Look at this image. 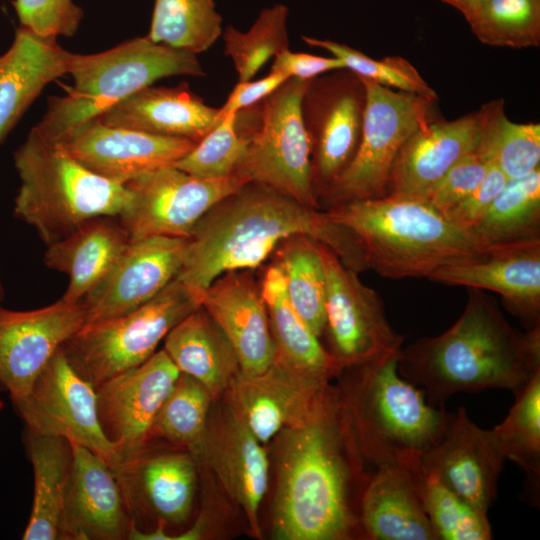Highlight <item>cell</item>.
<instances>
[{"instance_id": "cell-29", "label": "cell", "mask_w": 540, "mask_h": 540, "mask_svg": "<svg viewBox=\"0 0 540 540\" xmlns=\"http://www.w3.org/2000/svg\"><path fill=\"white\" fill-rule=\"evenodd\" d=\"M130 238L117 216L91 219L66 237L47 245L44 264L67 275L62 299L81 302L125 251Z\"/></svg>"}, {"instance_id": "cell-14", "label": "cell", "mask_w": 540, "mask_h": 540, "mask_svg": "<svg viewBox=\"0 0 540 540\" xmlns=\"http://www.w3.org/2000/svg\"><path fill=\"white\" fill-rule=\"evenodd\" d=\"M364 103L363 85L352 72L308 82L301 108L311 142L312 183L317 199L355 154Z\"/></svg>"}, {"instance_id": "cell-13", "label": "cell", "mask_w": 540, "mask_h": 540, "mask_svg": "<svg viewBox=\"0 0 540 540\" xmlns=\"http://www.w3.org/2000/svg\"><path fill=\"white\" fill-rule=\"evenodd\" d=\"M13 404L28 433L64 438L89 449L113 469L120 465L118 448L100 423L96 388L74 369L62 347L29 393Z\"/></svg>"}, {"instance_id": "cell-34", "label": "cell", "mask_w": 540, "mask_h": 540, "mask_svg": "<svg viewBox=\"0 0 540 540\" xmlns=\"http://www.w3.org/2000/svg\"><path fill=\"white\" fill-rule=\"evenodd\" d=\"M487 248L540 239V169L509 180L471 230Z\"/></svg>"}, {"instance_id": "cell-22", "label": "cell", "mask_w": 540, "mask_h": 540, "mask_svg": "<svg viewBox=\"0 0 540 540\" xmlns=\"http://www.w3.org/2000/svg\"><path fill=\"white\" fill-rule=\"evenodd\" d=\"M71 471L59 525V539L127 538L131 521L113 467L89 449L70 443Z\"/></svg>"}, {"instance_id": "cell-8", "label": "cell", "mask_w": 540, "mask_h": 540, "mask_svg": "<svg viewBox=\"0 0 540 540\" xmlns=\"http://www.w3.org/2000/svg\"><path fill=\"white\" fill-rule=\"evenodd\" d=\"M308 82L289 78L258 104L237 112L236 125L248 145L236 174L319 209L301 108Z\"/></svg>"}, {"instance_id": "cell-36", "label": "cell", "mask_w": 540, "mask_h": 540, "mask_svg": "<svg viewBox=\"0 0 540 540\" xmlns=\"http://www.w3.org/2000/svg\"><path fill=\"white\" fill-rule=\"evenodd\" d=\"M514 396L509 413L490 432L505 459L522 469L536 501L540 488V371Z\"/></svg>"}, {"instance_id": "cell-42", "label": "cell", "mask_w": 540, "mask_h": 540, "mask_svg": "<svg viewBox=\"0 0 540 540\" xmlns=\"http://www.w3.org/2000/svg\"><path fill=\"white\" fill-rule=\"evenodd\" d=\"M419 491L424 510L438 540L492 538L487 512L470 505L434 476L421 472Z\"/></svg>"}, {"instance_id": "cell-47", "label": "cell", "mask_w": 540, "mask_h": 540, "mask_svg": "<svg viewBox=\"0 0 540 540\" xmlns=\"http://www.w3.org/2000/svg\"><path fill=\"white\" fill-rule=\"evenodd\" d=\"M508 181L506 175L492 162L481 183L443 214L457 226L472 230Z\"/></svg>"}, {"instance_id": "cell-50", "label": "cell", "mask_w": 540, "mask_h": 540, "mask_svg": "<svg viewBox=\"0 0 540 540\" xmlns=\"http://www.w3.org/2000/svg\"><path fill=\"white\" fill-rule=\"evenodd\" d=\"M488 0H452L450 5L468 21Z\"/></svg>"}, {"instance_id": "cell-32", "label": "cell", "mask_w": 540, "mask_h": 540, "mask_svg": "<svg viewBox=\"0 0 540 540\" xmlns=\"http://www.w3.org/2000/svg\"><path fill=\"white\" fill-rule=\"evenodd\" d=\"M197 460L191 452L149 457L141 453L114 469L121 486L136 487L159 522L181 524L190 516L197 490Z\"/></svg>"}, {"instance_id": "cell-25", "label": "cell", "mask_w": 540, "mask_h": 540, "mask_svg": "<svg viewBox=\"0 0 540 540\" xmlns=\"http://www.w3.org/2000/svg\"><path fill=\"white\" fill-rule=\"evenodd\" d=\"M481 111L449 122L430 121L403 144L393 163L386 196L422 199L459 160L479 148Z\"/></svg>"}, {"instance_id": "cell-9", "label": "cell", "mask_w": 540, "mask_h": 540, "mask_svg": "<svg viewBox=\"0 0 540 540\" xmlns=\"http://www.w3.org/2000/svg\"><path fill=\"white\" fill-rule=\"evenodd\" d=\"M200 305L201 298L175 278L137 309L85 324L62 349L74 369L97 388L149 359L169 331Z\"/></svg>"}, {"instance_id": "cell-43", "label": "cell", "mask_w": 540, "mask_h": 540, "mask_svg": "<svg viewBox=\"0 0 540 540\" xmlns=\"http://www.w3.org/2000/svg\"><path fill=\"white\" fill-rule=\"evenodd\" d=\"M301 39L311 47L329 51L344 63L346 69L359 78L389 88L393 87L400 91L414 93L430 100L436 101L437 99L434 90L421 77L416 68L402 57L393 56L377 60L335 41L305 35H302Z\"/></svg>"}, {"instance_id": "cell-19", "label": "cell", "mask_w": 540, "mask_h": 540, "mask_svg": "<svg viewBox=\"0 0 540 540\" xmlns=\"http://www.w3.org/2000/svg\"><path fill=\"white\" fill-rule=\"evenodd\" d=\"M187 239L149 236L131 240L108 273L84 296L86 323L137 309L176 278Z\"/></svg>"}, {"instance_id": "cell-11", "label": "cell", "mask_w": 540, "mask_h": 540, "mask_svg": "<svg viewBox=\"0 0 540 540\" xmlns=\"http://www.w3.org/2000/svg\"><path fill=\"white\" fill-rule=\"evenodd\" d=\"M318 247L326 277L323 334L340 369L398 355L403 337L389 323L378 293L328 246L318 242Z\"/></svg>"}, {"instance_id": "cell-3", "label": "cell", "mask_w": 540, "mask_h": 540, "mask_svg": "<svg viewBox=\"0 0 540 540\" xmlns=\"http://www.w3.org/2000/svg\"><path fill=\"white\" fill-rule=\"evenodd\" d=\"M399 374L444 407L459 392L508 389L516 394L540 371V326L520 332L483 290L468 288L456 322L434 337L402 347Z\"/></svg>"}, {"instance_id": "cell-40", "label": "cell", "mask_w": 540, "mask_h": 540, "mask_svg": "<svg viewBox=\"0 0 540 540\" xmlns=\"http://www.w3.org/2000/svg\"><path fill=\"white\" fill-rule=\"evenodd\" d=\"M288 16V7L276 3L261 10L245 32L232 25L225 28L224 53L232 60L238 81L251 80L267 61L289 48Z\"/></svg>"}, {"instance_id": "cell-16", "label": "cell", "mask_w": 540, "mask_h": 540, "mask_svg": "<svg viewBox=\"0 0 540 540\" xmlns=\"http://www.w3.org/2000/svg\"><path fill=\"white\" fill-rule=\"evenodd\" d=\"M336 390L329 382L305 379L274 359L259 374L239 373L220 399L266 444L282 430L308 422Z\"/></svg>"}, {"instance_id": "cell-21", "label": "cell", "mask_w": 540, "mask_h": 540, "mask_svg": "<svg viewBox=\"0 0 540 540\" xmlns=\"http://www.w3.org/2000/svg\"><path fill=\"white\" fill-rule=\"evenodd\" d=\"M263 445L222 400L210 411L204 437L193 455L209 466L227 495L240 506L257 538L261 536L260 505L269 482V460Z\"/></svg>"}, {"instance_id": "cell-49", "label": "cell", "mask_w": 540, "mask_h": 540, "mask_svg": "<svg viewBox=\"0 0 540 540\" xmlns=\"http://www.w3.org/2000/svg\"><path fill=\"white\" fill-rule=\"evenodd\" d=\"M288 76L281 72H269V74L258 80L238 81L229 93L226 102L220 107L221 115L229 112H238L251 107L264 100L280 87Z\"/></svg>"}, {"instance_id": "cell-15", "label": "cell", "mask_w": 540, "mask_h": 540, "mask_svg": "<svg viewBox=\"0 0 540 540\" xmlns=\"http://www.w3.org/2000/svg\"><path fill=\"white\" fill-rule=\"evenodd\" d=\"M85 323L82 303L62 298L34 310L0 307V390L13 403L23 399L54 354Z\"/></svg>"}, {"instance_id": "cell-31", "label": "cell", "mask_w": 540, "mask_h": 540, "mask_svg": "<svg viewBox=\"0 0 540 540\" xmlns=\"http://www.w3.org/2000/svg\"><path fill=\"white\" fill-rule=\"evenodd\" d=\"M267 307L275 359L299 376L328 383L342 370L328 350L291 305L283 274L275 264L268 266L260 285Z\"/></svg>"}, {"instance_id": "cell-4", "label": "cell", "mask_w": 540, "mask_h": 540, "mask_svg": "<svg viewBox=\"0 0 540 540\" xmlns=\"http://www.w3.org/2000/svg\"><path fill=\"white\" fill-rule=\"evenodd\" d=\"M359 243L368 269L389 279L429 278L440 267L490 251L471 230L419 198L383 196L328 207Z\"/></svg>"}, {"instance_id": "cell-41", "label": "cell", "mask_w": 540, "mask_h": 540, "mask_svg": "<svg viewBox=\"0 0 540 540\" xmlns=\"http://www.w3.org/2000/svg\"><path fill=\"white\" fill-rule=\"evenodd\" d=\"M492 46L525 48L540 42V0H488L468 21Z\"/></svg>"}, {"instance_id": "cell-52", "label": "cell", "mask_w": 540, "mask_h": 540, "mask_svg": "<svg viewBox=\"0 0 540 540\" xmlns=\"http://www.w3.org/2000/svg\"><path fill=\"white\" fill-rule=\"evenodd\" d=\"M440 1H442L443 3H446V4H448V5H450V3H451L452 0H440Z\"/></svg>"}, {"instance_id": "cell-23", "label": "cell", "mask_w": 540, "mask_h": 540, "mask_svg": "<svg viewBox=\"0 0 540 540\" xmlns=\"http://www.w3.org/2000/svg\"><path fill=\"white\" fill-rule=\"evenodd\" d=\"M428 279L498 293L527 330L540 326V239L491 248L479 258L440 267Z\"/></svg>"}, {"instance_id": "cell-44", "label": "cell", "mask_w": 540, "mask_h": 540, "mask_svg": "<svg viewBox=\"0 0 540 540\" xmlns=\"http://www.w3.org/2000/svg\"><path fill=\"white\" fill-rule=\"evenodd\" d=\"M236 115V112L225 114L174 167L199 178L235 174L248 145L247 135L236 125Z\"/></svg>"}, {"instance_id": "cell-26", "label": "cell", "mask_w": 540, "mask_h": 540, "mask_svg": "<svg viewBox=\"0 0 540 540\" xmlns=\"http://www.w3.org/2000/svg\"><path fill=\"white\" fill-rule=\"evenodd\" d=\"M222 117L220 108L207 105L183 82L172 87L147 86L114 104L96 119L108 126L197 143Z\"/></svg>"}, {"instance_id": "cell-27", "label": "cell", "mask_w": 540, "mask_h": 540, "mask_svg": "<svg viewBox=\"0 0 540 540\" xmlns=\"http://www.w3.org/2000/svg\"><path fill=\"white\" fill-rule=\"evenodd\" d=\"M71 52L57 37L19 26L0 55V144L52 81L69 72Z\"/></svg>"}, {"instance_id": "cell-20", "label": "cell", "mask_w": 540, "mask_h": 540, "mask_svg": "<svg viewBox=\"0 0 540 540\" xmlns=\"http://www.w3.org/2000/svg\"><path fill=\"white\" fill-rule=\"evenodd\" d=\"M52 145L89 171L124 185L145 173L174 166L196 143L108 126L94 118Z\"/></svg>"}, {"instance_id": "cell-12", "label": "cell", "mask_w": 540, "mask_h": 540, "mask_svg": "<svg viewBox=\"0 0 540 540\" xmlns=\"http://www.w3.org/2000/svg\"><path fill=\"white\" fill-rule=\"evenodd\" d=\"M248 182L236 173L199 178L174 166L157 169L124 184L129 200L117 217L130 240L149 236L188 239L213 206Z\"/></svg>"}, {"instance_id": "cell-2", "label": "cell", "mask_w": 540, "mask_h": 540, "mask_svg": "<svg viewBox=\"0 0 540 540\" xmlns=\"http://www.w3.org/2000/svg\"><path fill=\"white\" fill-rule=\"evenodd\" d=\"M306 235L328 246L350 269L368 270L354 236L325 211L265 185L248 182L213 206L187 239L176 279L201 300L220 275L261 265L286 238Z\"/></svg>"}, {"instance_id": "cell-33", "label": "cell", "mask_w": 540, "mask_h": 540, "mask_svg": "<svg viewBox=\"0 0 540 540\" xmlns=\"http://www.w3.org/2000/svg\"><path fill=\"white\" fill-rule=\"evenodd\" d=\"M26 444L33 467L34 495L22 539H59V525L72 464L71 445L61 437L28 432Z\"/></svg>"}, {"instance_id": "cell-1", "label": "cell", "mask_w": 540, "mask_h": 540, "mask_svg": "<svg viewBox=\"0 0 540 540\" xmlns=\"http://www.w3.org/2000/svg\"><path fill=\"white\" fill-rule=\"evenodd\" d=\"M273 440L275 538L365 539L360 505L370 476L339 389L308 422L282 430Z\"/></svg>"}, {"instance_id": "cell-7", "label": "cell", "mask_w": 540, "mask_h": 540, "mask_svg": "<svg viewBox=\"0 0 540 540\" xmlns=\"http://www.w3.org/2000/svg\"><path fill=\"white\" fill-rule=\"evenodd\" d=\"M20 185L14 215L32 226L49 245L83 223L118 216L129 200V190L82 166L33 129L13 153Z\"/></svg>"}, {"instance_id": "cell-18", "label": "cell", "mask_w": 540, "mask_h": 540, "mask_svg": "<svg viewBox=\"0 0 540 540\" xmlns=\"http://www.w3.org/2000/svg\"><path fill=\"white\" fill-rule=\"evenodd\" d=\"M505 460L490 430L477 426L466 409L459 407L448 413L442 432L421 457L420 470L488 512L497 496Z\"/></svg>"}, {"instance_id": "cell-17", "label": "cell", "mask_w": 540, "mask_h": 540, "mask_svg": "<svg viewBox=\"0 0 540 540\" xmlns=\"http://www.w3.org/2000/svg\"><path fill=\"white\" fill-rule=\"evenodd\" d=\"M179 374L163 349L96 388L100 423L118 448V467L143 453L154 420Z\"/></svg>"}, {"instance_id": "cell-10", "label": "cell", "mask_w": 540, "mask_h": 540, "mask_svg": "<svg viewBox=\"0 0 540 540\" xmlns=\"http://www.w3.org/2000/svg\"><path fill=\"white\" fill-rule=\"evenodd\" d=\"M359 79L365 95L360 140L347 167L318 197L328 207L386 196L399 150L417 129L433 121L434 100Z\"/></svg>"}, {"instance_id": "cell-6", "label": "cell", "mask_w": 540, "mask_h": 540, "mask_svg": "<svg viewBox=\"0 0 540 540\" xmlns=\"http://www.w3.org/2000/svg\"><path fill=\"white\" fill-rule=\"evenodd\" d=\"M68 74L73 85L63 86L64 95L48 98L46 112L32 128L51 144L157 80L206 76L197 55L155 43L147 35L99 53H72Z\"/></svg>"}, {"instance_id": "cell-35", "label": "cell", "mask_w": 540, "mask_h": 540, "mask_svg": "<svg viewBox=\"0 0 540 540\" xmlns=\"http://www.w3.org/2000/svg\"><path fill=\"white\" fill-rule=\"evenodd\" d=\"M273 253L291 305L312 332L322 336L326 277L318 241L306 235H294L283 240Z\"/></svg>"}, {"instance_id": "cell-48", "label": "cell", "mask_w": 540, "mask_h": 540, "mask_svg": "<svg viewBox=\"0 0 540 540\" xmlns=\"http://www.w3.org/2000/svg\"><path fill=\"white\" fill-rule=\"evenodd\" d=\"M346 69L336 57H323L285 49L273 58L270 72H281L289 78L310 81L329 71Z\"/></svg>"}, {"instance_id": "cell-5", "label": "cell", "mask_w": 540, "mask_h": 540, "mask_svg": "<svg viewBox=\"0 0 540 540\" xmlns=\"http://www.w3.org/2000/svg\"><path fill=\"white\" fill-rule=\"evenodd\" d=\"M398 356L344 369L338 389L362 459L376 469L419 471L448 413L399 374Z\"/></svg>"}, {"instance_id": "cell-46", "label": "cell", "mask_w": 540, "mask_h": 540, "mask_svg": "<svg viewBox=\"0 0 540 540\" xmlns=\"http://www.w3.org/2000/svg\"><path fill=\"white\" fill-rule=\"evenodd\" d=\"M492 162L478 148L453 165L422 199L442 214L445 213L481 183Z\"/></svg>"}, {"instance_id": "cell-24", "label": "cell", "mask_w": 540, "mask_h": 540, "mask_svg": "<svg viewBox=\"0 0 540 540\" xmlns=\"http://www.w3.org/2000/svg\"><path fill=\"white\" fill-rule=\"evenodd\" d=\"M201 305L233 346L241 375L259 374L273 363L276 349L267 307L260 285L248 270L217 277L204 291Z\"/></svg>"}, {"instance_id": "cell-30", "label": "cell", "mask_w": 540, "mask_h": 540, "mask_svg": "<svg viewBox=\"0 0 540 540\" xmlns=\"http://www.w3.org/2000/svg\"><path fill=\"white\" fill-rule=\"evenodd\" d=\"M164 350L179 372L200 382L215 401L240 373L233 346L202 305L169 331Z\"/></svg>"}, {"instance_id": "cell-37", "label": "cell", "mask_w": 540, "mask_h": 540, "mask_svg": "<svg viewBox=\"0 0 540 540\" xmlns=\"http://www.w3.org/2000/svg\"><path fill=\"white\" fill-rule=\"evenodd\" d=\"M214 0H155L148 37L155 43L198 55L222 36Z\"/></svg>"}, {"instance_id": "cell-45", "label": "cell", "mask_w": 540, "mask_h": 540, "mask_svg": "<svg viewBox=\"0 0 540 540\" xmlns=\"http://www.w3.org/2000/svg\"><path fill=\"white\" fill-rule=\"evenodd\" d=\"M20 25L42 36L73 37L84 18L73 0H15Z\"/></svg>"}, {"instance_id": "cell-38", "label": "cell", "mask_w": 540, "mask_h": 540, "mask_svg": "<svg viewBox=\"0 0 540 540\" xmlns=\"http://www.w3.org/2000/svg\"><path fill=\"white\" fill-rule=\"evenodd\" d=\"M483 117L479 148L508 180L523 178L539 169L540 125L510 121L503 101H493L480 110Z\"/></svg>"}, {"instance_id": "cell-28", "label": "cell", "mask_w": 540, "mask_h": 540, "mask_svg": "<svg viewBox=\"0 0 540 540\" xmlns=\"http://www.w3.org/2000/svg\"><path fill=\"white\" fill-rule=\"evenodd\" d=\"M420 473L386 467L370 476L360 505L365 539L438 540L421 500Z\"/></svg>"}, {"instance_id": "cell-39", "label": "cell", "mask_w": 540, "mask_h": 540, "mask_svg": "<svg viewBox=\"0 0 540 540\" xmlns=\"http://www.w3.org/2000/svg\"><path fill=\"white\" fill-rule=\"evenodd\" d=\"M214 401L200 382L180 373L154 420L150 438H164L194 455L204 437Z\"/></svg>"}, {"instance_id": "cell-51", "label": "cell", "mask_w": 540, "mask_h": 540, "mask_svg": "<svg viewBox=\"0 0 540 540\" xmlns=\"http://www.w3.org/2000/svg\"><path fill=\"white\" fill-rule=\"evenodd\" d=\"M3 297H4V288H3V284H2L1 278H0V302L3 299Z\"/></svg>"}]
</instances>
